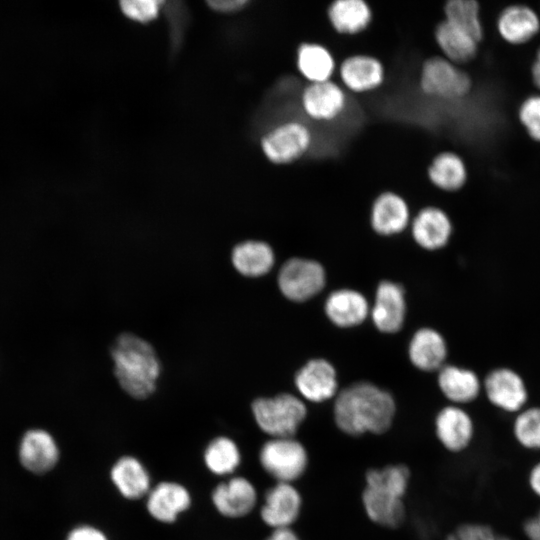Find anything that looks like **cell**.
Here are the masks:
<instances>
[{"instance_id": "obj_28", "label": "cell", "mask_w": 540, "mask_h": 540, "mask_svg": "<svg viewBox=\"0 0 540 540\" xmlns=\"http://www.w3.org/2000/svg\"><path fill=\"white\" fill-rule=\"evenodd\" d=\"M110 478L119 493L129 500L147 496L151 489L149 472L134 456L120 457L110 470Z\"/></svg>"}, {"instance_id": "obj_11", "label": "cell", "mask_w": 540, "mask_h": 540, "mask_svg": "<svg viewBox=\"0 0 540 540\" xmlns=\"http://www.w3.org/2000/svg\"><path fill=\"white\" fill-rule=\"evenodd\" d=\"M302 506V495L294 484L275 482L264 494L260 517L272 530L292 528Z\"/></svg>"}, {"instance_id": "obj_14", "label": "cell", "mask_w": 540, "mask_h": 540, "mask_svg": "<svg viewBox=\"0 0 540 540\" xmlns=\"http://www.w3.org/2000/svg\"><path fill=\"white\" fill-rule=\"evenodd\" d=\"M488 401L507 413H518L525 408L528 390L523 378L510 368L492 370L483 382Z\"/></svg>"}, {"instance_id": "obj_10", "label": "cell", "mask_w": 540, "mask_h": 540, "mask_svg": "<svg viewBox=\"0 0 540 540\" xmlns=\"http://www.w3.org/2000/svg\"><path fill=\"white\" fill-rule=\"evenodd\" d=\"M325 284L323 267L308 259L293 258L288 260L278 274L280 291L288 299L301 302L321 291Z\"/></svg>"}, {"instance_id": "obj_3", "label": "cell", "mask_w": 540, "mask_h": 540, "mask_svg": "<svg viewBox=\"0 0 540 540\" xmlns=\"http://www.w3.org/2000/svg\"><path fill=\"white\" fill-rule=\"evenodd\" d=\"M411 479L402 463L372 467L364 475L361 503L367 518L375 525L397 529L405 521V497Z\"/></svg>"}, {"instance_id": "obj_37", "label": "cell", "mask_w": 540, "mask_h": 540, "mask_svg": "<svg viewBox=\"0 0 540 540\" xmlns=\"http://www.w3.org/2000/svg\"><path fill=\"white\" fill-rule=\"evenodd\" d=\"M161 1L140 0L122 1L120 7L125 16L141 23L153 20L159 12Z\"/></svg>"}, {"instance_id": "obj_7", "label": "cell", "mask_w": 540, "mask_h": 540, "mask_svg": "<svg viewBox=\"0 0 540 540\" xmlns=\"http://www.w3.org/2000/svg\"><path fill=\"white\" fill-rule=\"evenodd\" d=\"M258 460L263 471L278 483L294 484L309 466L308 451L296 437L268 438L259 449Z\"/></svg>"}, {"instance_id": "obj_1", "label": "cell", "mask_w": 540, "mask_h": 540, "mask_svg": "<svg viewBox=\"0 0 540 540\" xmlns=\"http://www.w3.org/2000/svg\"><path fill=\"white\" fill-rule=\"evenodd\" d=\"M395 413L392 395L368 382L354 383L340 391L333 409L337 428L351 437L388 432Z\"/></svg>"}, {"instance_id": "obj_2", "label": "cell", "mask_w": 540, "mask_h": 540, "mask_svg": "<svg viewBox=\"0 0 540 540\" xmlns=\"http://www.w3.org/2000/svg\"><path fill=\"white\" fill-rule=\"evenodd\" d=\"M110 356L114 377L125 395L145 401L155 394L162 364L149 341L137 334L123 332L113 341Z\"/></svg>"}, {"instance_id": "obj_15", "label": "cell", "mask_w": 540, "mask_h": 540, "mask_svg": "<svg viewBox=\"0 0 540 540\" xmlns=\"http://www.w3.org/2000/svg\"><path fill=\"white\" fill-rule=\"evenodd\" d=\"M211 499L215 509L224 517L242 518L254 510L258 494L249 479L233 476L214 488Z\"/></svg>"}, {"instance_id": "obj_4", "label": "cell", "mask_w": 540, "mask_h": 540, "mask_svg": "<svg viewBox=\"0 0 540 540\" xmlns=\"http://www.w3.org/2000/svg\"><path fill=\"white\" fill-rule=\"evenodd\" d=\"M418 88L426 98L438 102L465 99L474 86L473 78L465 67H460L440 53L426 57L420 64Z\"/></svg>"}, {"instance_id": "obj_24", "label": "cell", "mask_w": 540, "mask_h": 540, "mask_svg": "<svg viewBox=\"0 0 540 540\" xmlns=\"http://www.w3.org/2000/svg\"><path fill=\"white\" fill-rule=\"evenodd\" d=\"M297 72L307 83L332 80L337 63L332 51L319 42H301L295 51Z\"/></svg>"}, {"instance_id": "obj_8", "label": "cell", "mask_w": 540, "mask_h": 540, "mask_svg": "<svg viewBox=\"0 0 540 540\" xmlns=\"http://www.w3.org/2000/svg\"><path fill=\"white\" fill-rule=\"evenodd\" d=\"M499 38L507 45L522 47L540 34V11L536 3L504 2L495 18Z\"/></svg>"}, {"instance_id": "obj_29", "label": "cell", "mask_w": 540, "mask_h": 540, "mask_svg": "<svg viewBox=\"0 0 540 540\" xmlns=\"http://www.w3.org/2000/svg\"><path fill=\"white\" fill-rule=\"evenodd\" d=\"M447 355V346L440 333L431 328L418 330L409 345L411 362L424 371L440 370Z\"/></svg>"}, {"instance_id": "obj_26", "label": "cell", "mask_w": 540, "mask_h": 540, "mask_svg": "<svg viewBox=\"0 0 540 540\" xmlns=\"http://www.w3.org/2000/svg\"><path fill=\"white\" fill-rule=\"evenodd\" d=\"M230 260L234 270L243 278H259L272 269L274 253L268 243L247 239L232 248Z\"/></svg>"}, {"instance_id": "obj_6", "label": "cell", "mask_w": 540, "mask_h": 540, "mask_svg": "<svg viewBox=\"0 0 540 540\" xmlns=\"http://www.w3.org/2000/svg\"><path fill=\"white\" fill-rule=\"evenodd\" d=\"M257 427L269 438L295 437L307 416L305 403L290 393L258 397L251 403Z\"/></svg>"}, {"instance_id": "obj_38", "label": "cell", "mask_w": 540, "mask_h": 540, "mask_svg": "<svg viewBox=\"0 0 540 540\" xmlns=\"http://www.w3.org/2000/svg\"><path fill=\"white\" fill-rule=\"evenodd\" d=\"M66 540H108V538L100 529L94 526L79 525L68 533Z\"/></svg>"}, {"instance_id": "obj_32", "label": "cell", "mask_w": 540, "mask_h": 540, "mask_svg": "<svg viewBox=\"0 0 540 540\" xmlns=\"http://www.w3.org/2000/svg\"><path fill=\"white\" fill-rule=\"evenodd\" d=\"M203 459L207 469L218 476L231 475L241 464V452L237 443L227 437L213 438L206 446Z\"/></svg>"}, {"instance_id": "obj_17", "label": "cell", "mask_w": 540, "mask_h": 540, "mask_svg": "<svg viewBox=\"0 0 540 540\" xmlns=\"http://www.w3.org/2000/svg\"><path fill=\"white\" fill-rule=\"evenodd\" d=\"M410 222V208L405 198L392 190L379 193L373 200L370 223L383 236L402 232Z\"/></svg>"}, {"instance_id": "obj_21", "label": "cell", "mask_w": 540, "mask_h": 540, "mask_svg": "<svg viewBox=\"0 0 540 540\" xmlns=\"http://www.w3.org/2000/svg\"><path fill=\"white\" fill-rule=\"evenodd\" d=\"M295 385L302 397L310 402L329 400L337 392L336 372L324 359H313L295 376Z\"/></svg>"}, {"instance_id": "obj_42", "label": "cell", "mask_w": 540, "mask_h": 540, "mask_svg": "<svg viewBox=\"0 0 540 540\" xmlns=\"http://www.w3.org/2000/svg\"><path fill=\"white\" fill-rule=\"evenodd\" d=\"M527 483L531 492L540 498V461L536 462L529 470Z\"/></svg>"}, {"instance_id": "obj_25", "label": "cell", "mask_w": 540, "mask_h": 540, "mask_svg": "<svg viewBox=\"0 0 540 540\" xmlns=\"http://www.w3.org/2000/svg\"><path fill=\"white\" fill-rule=\"evenodd\" d=\"M405 317L404 291L401 286L390 281H383L376 291L372 319L382 332H397L403 325Z\"/></svg>"}, {"instance_id": "obj_22", "label": "cell", "mask_w": 540, "mask_h": 540, "mask_svg": "<svg viewBox=\"0 0 540 540\" xmlns=\"http://www.w3.org/2000/svg\"><path fill=\"white\" fill-rule=\"evenodd\" d=\"M146 508L155 520L173 523L191 505V495L180 483L163 481L150 489Z\"/></svg>"}, {"instance_id": "obj_27", "label": "cell", "mask_w": 540, "mask_h": 540, "mask_svg": "<svg viewBox=\"0 0 540 540\" xmlns=\"http://www.w3.org/2000/svg\"><path fill=\"white\" fill-rule=\"evenodd\" d=\"M438 385L442 394L458 406L476 400L483 389L477 374L454 365H445L439 370Z\"/></svg>"}, {"instance_id": "obj_12", "label": "cell", "mask_w": 540, "mask_h": 540, "mask_svg": "<svg viewBox=\"0 0 540 540\" xmlns=\"http://www.w3.org/2000/svg\"><path fill=\"white\" fill-rule=\"evenodd\" d=\"M338 75L344 89L354 94H365L379 89L386 80V68L376 56L355 53L339 64Z\"/></svg>"}, {"instance_id": "obj_34", "label": "cell", "mask_w": 540, "mask_h": 540, "mask_svg": "<svg viewBox=\"0 0 540 540\" xmlns=\"http://www.w3.org/2000/svg\"><path fill=\"white\" fill-rule=\"evenodd\" d=\"M165 14L169 25L171 50L175 55L184 41L190 14L185 4L179 1L168 2L165 7Z\"/></svg>"}, {"instance_id": "obj_23", "label": "cell", "mask_w": 540, "mask_h": 540, "mask_svg": "<svg viewBox=\"0 0 540 540\" xmlns=\"http://www.w3.org/2000/svg\"><path fill=\"white\" fill-rule=\"evenodd\" d=\"M326 18L334 32L355 36L373 23V9L365 0H335L326 7Z\"/></svg>"}, {"instance_id": "obj_16", "label": "cell", "mask_w": 540, "mask_h": 540, "mask_svg": "<svg viewBox=\"0 0 540 540\" xmlns=\"http://www.w3.org/2000/svg\"><path fill=\"white\" fill-rule=\"evenodd\" d=\"M426 176L436 190L453 194L466 186L469 170L461 154L451 149H443L434 154L429 161Z\"/></svg>"}, {"instance_id": "obj_30", "label": "cell", "mask_w": 540, "mask_h": 540, "mask_svg": "<svg viewBox=\"0 0 540 540\" xmlns=\"http://www.w3.org/2000/svg\"><path fill=\"white\" fill-rule=\"evenodd\" d=\"M325 311L328 318L337 326L351 327L365 320L368 314V303L357 291L342 289L329 295Z\"/></svg>"}, {"instance_id": "obj_20", "label": "cell", "mask_w": 540, "mask_h": 540, "mask_svg": "<svg viewBox=\"0 0 540 540\" xmlns=\"http://www.w3.org/2000/svg\"><path fill=\"white\" fill-rule=\"evenodd\" d=\"M453 223L449 214L439 206L428 205L418 211L412 220V236L422 248L436 250L451 238Z\"/></svg>"}, {"instance_id": "obj_40", "label": "cell", "mask_w": 540, "mask_h": 540, "mask_svg": "<svg viewBox=\"0 0 540 540\" xmlns=\"http://www.w3.org/2000/svg\"><path fill=\"white\" fill-rule=\"evenodd\" d=\"M522 531L527 540H540V508L524 520Z\"/></svg>"}, {"instance_id": "obj_19", "label": "cell", "mask_w": 540, "mask_h": 540, "mask_svg": "<svg viewBox=\"0 0 540 540\" xmlns=\"http://www.w3.org/2000/svg\"><path fill=\"white\" fill-rule=\"evenodd\" d=\"M59 456V447L54 437L44 429L28 430L20 441V462L32 473L49 472L57 464Z\"/></svg>"}, {"instance_id": "obj_31", "label": "cell", "mask_w": 540, "mask_h": 540, "mask_svg": "<svg viewBox=\"0 0 540 540\" xmlns=\"http://www.w3.org/2000/svg\"><path fill=\"white\" fill-rule=\"evenodd\" d=\"M443 18L481 43L484 37L481 2L448 0L443 3Z\"/></svg>"}, {"instance_id": "obj_44", "label": "cell", "mask_w": 540, "mask_h": 540, "mask_svg": "<svg viewBox=\"0 0 540 540\" xmlns=\"http://www.w3.org/2000/svg\"><path fill=\"white\" fill-rule=\"evenodd\" d=\"M536 4H537V7H538V9H539V11H540V2H539V3H536Z\"/></svg>"}, {"instance_id": "obj_43", "label": "cell", "mask_w": 540, "mask_h": 540, "mask_svg": "<svg viewBox=\"0 0 540 540\" xmlns=\"http://www.w3.org/2000/svg\"><path fill=\"white\" fill-rule=\"evenodd\" d=\"M264 540H301L292 528L273 529Z\"/></svg>"}, {"instance_id": "obj_5", "label": "cell", "mask_w": 540, "mask_h": 540, "mask_svg": "<svg viewBox=\"0 0 540 540\" xmlns=\"http://www.w3.org/2000/svg\"><path fill=\"white\" fill-rule=\"evenodd\" d=\"M259 143L264 157L276 167L300 162L312 149L314 136L310 126L297 119L278 121L266 130Z\"/></svg>"}, {"instance_id": "obj_39", "label": "cell", "mask_w": 540, "mask_h": 540, "mask_svg": "<svg viewBox=\"0 0 540 540\" xmlns=\"http://www.w3.org/2000/svg\"><path fill=\"white\" fill-rule=\"evenodd\" d=\"M250 2L247 0L208 1L211 9L222 13H234L244 9Z\"/></svg>"}, {"instance_id": "obj_36", "label": "cell", "mask_w": 540, "mask_h": 540, "mask_svg": "<svg viewBox=\"0 0 540 540\" xmlns=\"http://www.w3.org/2000/svg\"><path fill=\"white\" fill-rule=\"evenodd\" d=\"M453 532L457 537L456 540H514L499 534L491 525L484 522H464Z\"/></svg>"}, {"instance_id": "obj_13", "label": "cell", "mask_w": 540, "mask_h": 540, "mask_svg": "<svg viewBox=\"0 0 540 540\" xmlns=\"http://www.w3.org/2000/svg\"><path fill=\"white\" fill-rule=\"evenodd\" d=\"M434 432L440 445L450 453L466 451L474 441L475 424L471 415L458 405L443 407L436 415Z\"/></svg>"}, {"instance_id": "obj_9", "label": "cell", "mask_w": 540, "mask_h": 540, "mask_svg": "<svg viewBox=\"0 0 540 540\" xmlns=\"http://www.w3.org/2000/svg\"><path fill=\"white\" fill-rule=\"evenodd\" d=\"M299 104L308 119L329 123L340 118L345 112L348 97L343 86L332 79L307 83L300 92Z\"/></svg>"}, {"instance_id": "obj_18", "label": "cell", "mask_w": 540, "mask_h": 540, "mask_svg": "<svg viewBox=\"0 0 540 540\" xmlns=\"http://www.w3.org/2000/svg\"><path fill=\"white\" fill-rule=\"evenodd\" d=\"M433 39L439 53L460 67L472 63L479 53L480 42L444 18L436 23Z\"/></svg>"}, {"instance_id": "obj_35", "label": "cell", "mask_w": 540, "mask_h": 540, "mask_svg": "<svg viewBox=\"0 0 540 540\" xmlns=\"http://www.w3.org/2000/svg\"><path fill=\"white\" fill-rule=\"evenodd\" d=\"M517 119L527 136L540 143V93L533 92L521 101Z\"/></svg>"}, {"instance_id": "obj_33", "label": "cell", "mask_w": 540, "mask_h": 540, "mask_svg": "<svg viewBox=\"0 0 540 540\" xmlns=\"http://www.w3.org/2000/svg\"><path fill=\"white\" fill-rule=\"evenodd\" d=\"M512 434L522 448L540 451V407L522 409L512 423Z\"/></svg>"}, {"instance_id": "obj_41", "label": "cell", "mask_w": 540, "mask_h": 540, "mask_svg": "<svg viewBox=\"0 0 540 540\" xmlns=\"http://www.w3.org/2000/svg\"><path fill=\"white\" fill-rule=\"evenodd\" d=\"M530 76L535 91L540 93V34L538 36V44L530 66Z\"/></svg>"}]
</instances>
